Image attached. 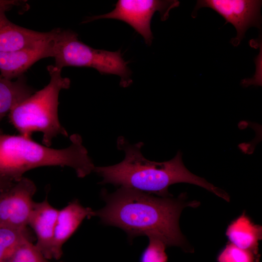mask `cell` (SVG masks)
Returning a JSON list of instances; mask_svg holds the SVG:
<instances>
[{"label":"cell","instance_id":"obj_20","mask_svg":"<svg viewBox=\"0 0 262 262\" xmlns=\"http://www.w3.org/2000/svg\"><path fill=\"white\" fill-rule=\"evenodd\" d=\"M15 181L3 176L0 174V192L2 191L13 185Z\"/></svg>","mask_w":262,"mask_h":262},{"label":"cell","instance_id":"obj_16","mask_svg":"<svg viewBox=\"0 0 262 262\" xmlns=\"http://www.w3.org/2000/svg\"><path fill=\"white\" fill-rule=\"evenodd\" d=\"M32 240L22 242L3 262H47Z\"/></svg>","mask_w":262,"mask_h":262},{"label":"cell","instance_id":"obj_12","mask_svg":"<svg viewBox=\"0 0 262 262\" xmlns=\"http://www.w3.org/2000/svg\"><path fill=\"white\" fill-rule=\"evenodd\" d=\"M95 216V211L83 207L77 199L69 202L59 210L53 238L52 259L59 260L63 254L62 247L85 218Z\"/></svg>","mask_w":262,"mask_h":262},{"label":"cell","instance_id":"obj_15","mask_svg":"<svg viewBox=\"0 0 262 262\" xmlns=\"http://www.w3.org/2000/svg\"><path fill=\"white\" fill-rule=\"evenodd\" d=\"M28 228H18L0 224V262H3L22 242L33 240Z\"/></svg>","mask_w":262,"mask_h":262},{"label":"cell","instance_id":"obj_21","mask_svg":"<svg viewBox=\"0 0 262 262\" xmlns=\"http://www.w3.org/2000/svg\"><path fill=\"white\" fill-rule=\"evenodd\" d=\"M3 133H2V131H1V130L0 129V134Z\"/></svg>","mask_w":262,"mask_h":262},{"label":"cell","instance_id":"obj_9","mask_svg":"<svg viewBox=\"0 0 262 262\" xmlns=\"http://www.w3.org/2000/svg\"><path fill=\"white\" fill-rule=\"evenodd\" d=\"M6 12L0 10V52L38 47L52 39L56 33L57 28L40 32L15 24L8 19Z\"/></svg>","mask_w":262,"mask_h":262},{"label":"cell","instance_id":"obj_17","mask_svg":"<svg viewBox=\"0 0 262 262\" xmlns=\"http://www.w3.org/2000/svg\"><path fill=\"white\" fill-rule=\"evenodd\" d=\"M258 255L251 251L229 244L226 245L217 258V262H256Z\"/></svg>","mask_w":262,"mask_h":262},{"label":"cell","instance_id":"obj_3","mask_svg":"<svg viewBox=\"0 0 262 262\" xmlns=\"http://www.w3.org/2000/svg\"><path fill=\"white\" fill-rule=\"evenodd\" d=\"M71 144L55 149L21 135L0 134V174L14 181L27 171L46 166L72 168L79 178L94 171L95 166L78 134L70 136Z\"/></svg>","mask_w":262,"mask_h":262},{"label":"cell","instance_id":"obj_4","mask_svg":"<svg viewBox=\"0 0 262 262\" xmlns=\"http://www.w3.org/2000/svg\"><path fill=\"white\" fill-rule=\"evenodd\" d=\"M47 70L50 76L49 83L17 105L8 116L20 135L31 138L33 133L41 132L43 144L49 147L52 139L58 135L68 136L59 121L58 108L59 93L69 87L70 80L62 77V69L54 65L49 66Z\"/></svg>","mask_w":262,"mask_h":262},{"label":"cell","instance_id":"obj_13","mask_svg":"<svg viewBox=\"0 0 262 262\" xmlns=\"http://www.w3.org/2000/svg\"><path fill=\"white\" fill-rule=\"evenodd\" d=\"M226 235L231 244L258 255L259 241L262 236V227L254 224L245 213L232 222Z\"/></svg>","mask_w":262,"mask_h":262},{"label":"cell","instance_id":"obj_6","mask_svg":"<svg viewBox=\"0 0 262 262\" xmlns=\"http://www.w3.org/2000/svg\"><path fill=\"white\" fill-rule=\"evenodd\" d=\"M179 4L180 2L175 0H118L111 12L89 17L84 22L102 18L123 21L141 34L149 46L153 38L150 23L154 13L159 12L161 20L165 21L170 11Z\"/></svg>","mask_w":262,"mask_h":262},{"label":"cell","instance_id":"obj_10","mask_svg":"<svg viewBox=\"0 0 262 262\" xmlns=\"http://www.w3.org/2000/svg\"><path fill=\"white\" fill-rule=\"evenodd\" d=\"M56 34L52 39L35 48L0 52V75L9 80L17 79L38 61L53 57Z\"/></svg>","mask_w":262,"mask_h":262},{"label":"cell","instance_id":"obj_7","mask_svg":"<svg viewBox=\"0 0 262 262\" xmlns=\"http://www.w3.org/2000/svg\"><path fill=\"white\" fill-rule=\"evenodd\" d=\"M262 1L257 0H198L192 12L195 17L198 9L210 8L215 11L227 23L235 28L237 35L230 42L237 46L244 37L246 31L251 27L261 29Z\"/></svg>","mask_w":262,"mask_h":262},{"label":"cell","instance_id":"obj_5","mask_svg":"<svg viewBox=\"0 0 262 262\" xmlns=\"http://www.w3.org/2000/svg\"><path fill=\"white\" fill-rule=\"evenodd\" d=\"M53 58L54 66L60 69L66 66L88 67L101 74L118 76L122 87H128L132 82L128 62L119 50L110 51L91 48L79 40L77 33L71 30L58 28L54 40Z\"/></svg>","mask_w":262,"mask_h":262},{"label":"cell","instance_id":"obj_11","mask_svg":"<svg viewBox=\"0 0 262 262\" xmlns=\"http://www.w3.org/2000/svg\"><path fill=\"white\" fill-rule=\"evenodd\" d=\"M59 210L46 198L34 202L28 222L36 237V248L47 260L52 259V250Z\"/></svg>","mask_w":262,"mask_h":262},{"label":"cell","instance_id":"obj_1","mask_svg":"<svg viewBox=\"0 0 262 262\" xmlns=\"http://www.w3.org/2000/svg\"><path fill=\"white\" fill-rule=\"evenodd\" d=\"M101 195L106 205L95 211V216L104 224L122 229L131 240L147 236L161 240L166 246L190 249L180 230L179 218L185 207H197L198 202L186 201L185 194L177 198L155 196L120 187L113 193L103 189Z\"/></svg>","mask_w":262,"mask_h":262},{"label":"cell","instance_id":"obj_8","mask_svg":"<svg viewBox=\"0 0 262 262\" xmlns=\"http://www.w3.org/2000/svg\"><path fill=\"white\" fill-rule=\"evenodd\" d=\"M36 191L33 181L23 177L0 192V224L27 228L35 202L33 197Z\"/></svg>","mask_w":262,"mask_h":262},{"label":"cell","instance_id":"obj_19","mask_svg":"<svg viewBox=\"0 0 262 262\" xmlns=\"http://www.w3.org/2000/svg\"><path fill=\"white\" fill-rule=\"evenodd\" d=\"M23 1L17 0H0V10L9 11L14 6L21 5Z\"/></svg>","mask_w":262,"mask_h":262},{"label":"cell","instance_id":"obj_2","mask_svg":"<svg viewBox=\"0 0 262 262\" xmlns=\"http://www.w3.org/2000/svg\"><path fill=\"white\" fill-rule=\"evenodd\" d=\"M143 145L141 142L130 144L123 136L118 137L117 147L125 152L124 159L113 165L95 166L94 172L103 178L99 183H110L160 197H170L172 195L168 189L170 185L180 182L189 183L204 188L229 201V196L225 191L186 168L180 151L169 161L156 162L143 156L141 152Z\"/></svg>","mask_w":262,"mask_h":262},{"label":"cell","instance_id":"obj_18","mask_svg":"<svg viewBox=\"0 0 262 262\" xmlns=\"http://www.w3.org/2000/svg\"><path fill=\"white\" fill-rule=\"evenodd\" d=\"M149 243L143 252L141 262H167L165 244L156 238H148Z\"/></svg>","mask_w":262,"mask_h":262},{"label":"cell","instance_id":"obj_14","mask_svg":"<svg viewBox=\"0 0 262 262\" xmlns=\"http://www.w3.org/2000/svg\"><path fill=\"white\" fill-rule=\"evenodd\" d=\"M34 92L23 75L15 81L6 79L0 75V123L17 105Z\"/></svg>","mask_w":262,"mask_h":262}]
</instances>
